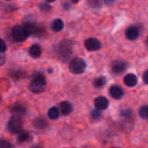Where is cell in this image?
I'll return each instance as SVG.
<instances>
[{"mask_svg":"<svg viewBox=\"0 0 148 148\" xmlns=\"http://www.w3.org/2000/svg\"><path fill=\"white\" fill-rule=\"evenodd\" d=\"M46 79L42 74H36L33 77L32 82L29 84V90L33 94H40L42 93L46 88Z\"/></svg>","mask_w":148,"mask_h":148,"instance_id":"1","label":"cell"},{"mask_svg":"<svg viewBox=\"0 0 148 148\" xmlns=\"http://www.w3.org/2000/svg\"><path fill=\"white\" fill-rule=\"evenodd\" d=\"M23 122L22 121L21 116L16 114H14L7 123L8 131L13 134H18L23 130Z\"/></svg>","mask_w":148,"mask_h":148,"instance_id":"2","label":"cell"},{"mask_svg":"<svg viewBox=\"0 0 148 148\" xmlns=\"http://www.w3.org/2000/svg\"><path fill=\"white\" fill-rule=\"evenodd\" d=\"M86 67H87V65H86V62H84V60H82V58H79V57L74 58L69 63V70H70V72H72L75 75L82 74L85 71Z\"/></svg>","mask_w":148,"mask_h":148,"instance_id":"3","label":"cell"},{"mask_svg":"<svg viewBox=\"0 0 148 148\" xmlns=\"http://www.w3.org/2000/svg\"><path fill=\"white\" fill-rule=\"evenodd\" d=\"M11 34H12L13 39L17 42H24L27 39V37L29 36L28 33L26 32V30L24 29V27L22 26V25H15L12 28Z\"/></svg>","mask_w":148,"mask_h":148,"instance_id":"4","label":"cell"},{"mask_svg":"<svg viewBox=\"0 0 148 148\" xmlns=\"http://www.w3.org/2000/svg\"><path fill=\"white\" fill-rule=\"evenodd\" d=\"M101 47V42L96 38L91 37L85 41V48L88 51H96V50L100 49Z\"/></svg>","mask_w":148,"mask_h":148,"instance_id":"5","label":"cell"},{"mask_svg":"<svg viewBox=\"0 0 148 148\" xmlns=\"http://www.w3.org/2000/svg\"><path fill=\"white\" fill-rule=\"evenodd\" d=\"M72 53V49H71V44L67 42L64 41L62 42L60 46H59V54L62 57H69Z\"/></svg>","mask_w":148,"mask_h":148,"instance_id":"6","label":"cell"},{"mask_svg":"<svg viewBox=\"0 0 148 148\" xmlns=\"http://www.w3.org/2000/svg\"><path fill=\"white\" fill-rule=\"evenodd\" d=\"M127 69V63L123 61H114L112 63V70L114 74L116 75H120L121 73H123Z\"/></svg>","mask_w":148,"mask_h":148,"instance_id":"7","label":"cell"},{"mask_svg":"<svg viewBox=\"0 0 148 148\" xmlns=\"http://www.w3.org/2000/svg\"><path fill=\"white\" fill-rule=\"evenodd\" d=\"M109 105L108 100L105 96H99L95 100V106L99 110H105Z\"/></svg>","mask_w":148,"mask_h":148,"instance_id":"8","label":"cell"},{"mask_svg":"<svg viewBox=\"0 0 148 148\" xmlns=\"http://www.w3.org/2000/svg\"><path fill=\"white\" fill-rule=\"evenodd\" d=\"M10 112L12 114H14L16 115H19V116L24 115V114L26 113L25 107L23 105H22V104H19V103H16V104L12 105L10 108Z\"/></svg>","mask_w":148,"mask_h":148,"instance_id":"9","label":"cell"},{"mask_svg":"<svg viewBox=\"0 0 148 148\" xmlns=\"http://www.w3.org/2000/svg\"><path fill=\"white\" fill-rule=\"evenodd\" d=\"M138 82V78L134 74H127L125 77H124V83L130 88L134 87Z\"/></svg>","mask_w":148,"mask_h":148,"instance_id":"10","label":"cell"},{"mask_svg":"<svg viewBox=\"0 0 148 148\" xmlns=\"http://www.w3.org/2000/svg\"><path fill=\"white\" fill-rule=\"evenodd\" d=\"M126 36L128 40H135L139 36V30L136 27L131 26L126 30Z\"/></svg>","mask_w":148,"mask_h":148,"instance_id":"11","label":"cell"},{"mask_svg":"<svg viewBox=\"0 0 148 148\" xmlns=\"http://www.w3.org/2000/svg\"><path fill=\"white\" fill-rule=\"evenodd\" d=\"M111 96L116 100H120L123 96V90L118 86H112L109 89Z\"/></svg>","mask_w":148,"mask_h":148,"instance_id":"12","label":"cell"},{"mask_svg":"<svg viewBox=\"0 0 148 148\" xmlns=\"http://www.w3.org/2000/svg\"><path fill=\"white\" fill-rule=\"evenodd\" d=\"M73 110L72 105L68 101H62L60 103V112L62 115H69Z\"/></svg>","mask_w":148,"mask_h":148,"instance_id":"13","label":"cell"},{"mask_svg":"<svg viewBox=\"0 0 148 148\" xmlns=\"http://www.w3.org/2000/svg\"><path fill=\"white\" fill-rule=\"evenodd\" d=\"M23 26L24 27V29H25V30H26V32L28 33L29 36L36 35V33L37 31V29H38V26L36 25L34 23H31V22H27Z\"/></svg>","mask_w":148,"mask_h":148,"instance_id":"14","label":"cell"},{"mask_svg":"<svg viewBox=\"0 0 148 148\" xmlns=\"http://www.w3.org/2000/svg\"><path fill=\"white\" fill-rule=\"evenodd\" d=\"M29 54L30 56L37 58L42 55V48L38 44H33L29 49Z\"/></svg>","mask_w":148,"mask_h":148,"instance_id":"15","label":"cell"},{"mask_svg":"<svg viewBox=\"0 0 148 148\" xmlns=\"http://www.w3.org/2000/svg\"><path fill=\"white\" fill-rule=\"evenodd\" d=\"M33 126L37 129H44L48 126V121L44 118H37L33 121Z\"/></svg>","mask_w":148,"mask_h":148,"instance_id":"16","label":"cell"},{"mask_svg":"<svg viewBox=\"0 0 148 148\" xmlns=\"http://www.w3.org/2000/svg\"><path fill=\"white\" fill-rule=\"evenodd\" d=\"M63 27H64V23H63L62 20H61V19H56L51 23V29L55 32L61 31L63 29Z\"/></svg>","mask_w":148,"mask_h":148,"instance_id":"17","label":"cell"},{"mask_svg":"<svg viewBox=\"0 0 148 148\" xmlns=\"http://www.w3.org/2000/svg\"><path fill=\"white\" fill-rule=\"evenodd\" d=\"M29 139H30V134H29V133L27 132V131H23V130H22V131L18 134L17 141L20 142V143L26 142V141H28Z\"/></svg>","mask_w":148,"mask_h":148,"instance_id":"18","label":"cell"},{"mask_svg":"<svg viewBox=\"0 0 148 148\" xmlns=\"http://www.w3.org/2000/svg\"><path fill=\"white\" fill-rule=\"evenodd\" d=\"M106 82H107L106 78L104 76H100V77H97L94 81L93 84H94L95 88H102L105 86Z\"/></svg>","mask_w":148,"mask_h":148,"instance_id":"19","label":"cell"},{"mask_svg":"<svg viewBox=\"0 0 148 148\" xmlns=\"http://www.w3.org/2000/svg\"><path fill=\"white\" fill-rule=\"evenodd\" d=\"M59 114H60V112H59V109L56 108V107H53L49 109L48 111V116L50 120H56L59 117Z\"/></svg>","mask_w":148,"mask_h":148,"instance_id":"20","label":"cell"},{"mask_svg":"<svg viewBox=\"0 0 148 148\" xmlns=\"http://www.w3.org/2000/svg\"><path fill=\"white\" fill-rule=\"evenodd\" d=\"M140 115L141 118H143L145 120H148V105H145L140 108Z\"/></svg>","mask_w":148,"mask_h":148,"instance_id":"21","label":"cell"},{"mask_svg":"<svg viewBox=\"0 0 148 148\" xmlns=\"http://www.w3.org/2000/svg\"><path fill=\"white\" fill-rule=\"evenodd\" d=\"M101 110H99V109H95V110H93L92 111V113H91V117L94 119V120H98V119H100L101 117V112H100Z\"/></svg>","mask_w":148,"mask_h":148,"instance_id":"22","label":"cell"},{"mask_svg":"<svg viewBox=\"0 0 148 148\" xmlns=\"http://www.w3.org/2000/svg\"><path fill=\"white\" fill-rule=\"evenodd\" d=\"M40 9H41V10H42V11L48 12V11H49V10H50L51 7H50V5H49V4L48 3V2H47V3H42V4L40 5Z\"/></svg>","mask_w":148,"mask_h":148,"instance_id":"23","label":"cell"},{"mask_svg":"<svg viewBox=\"0 0 148 148\" xmlns=\"http://www.w3.org/2000/svg\"><path fill=\"white\" fill-rule=\"evenodd\" d=\"M89 5L91 7H99L101 6V0H88Z\"/></svg>","mask_w":148,"mask_h":148,"instance_id":"24","label":"cell"},{"mask_svg":"<svg viewBox=\"0 0 148 148\" xmlns=\"http://www.w3.org/2000/svg\"><path fill=\"white\" fill-rule=\"evenodd\" d=\"M7 49V46H6V43L3 40L0 39V52L2 53H4Z\"/></svg>","mask_w":148,"mask_h":148,"instance_id":"25","label":"cell"},{"mask_svg":"<svg viewBox=\"0 0 148 148\" xmlns=\"http://www.w3.org/2000/svg\"><path fill=\"white\" fill-rule=\"evenodd\" d=\"M12 145L7 141V140H0V148H3V147H11Z\"/></svg>","mask_w":148,"mask_h":148,"instance_id":"26","label":"cell"},{"mask_svg":"<svg viewBox=\"0 0 148 148\" xmlns=\"http://www.w3.org/2000/svg\"><path fill=\"white\" fill-rule=\"evenodd\" d=\"M5 60H6L5 56L3 55V53L0 52V66H2L5 62Z\"/></svg>","mask_w":148,"mask_h":148,"instance_id":"27","label":"cell"},{"mask_svg":"<svg viewBox=\"0 0 148 148\" xmlns=\"http://www.w3.org/2000/svg\"><path fill=\"white\" fill-rule=\"evenodd\" d=\"M143 81L146 84L148 85V70H147L144 74H143Z\"/></svg>","mask_w":148,"mask_h":148,"instance_id":"28","label":"cell"},{"mask_svg":"<svg viewBox=\"0 0 148 148\" xmlns=\"http://www.w3.org/2000/svg\"><path fill=\"white\" fill-rule=\"evenodd\" d=\"M114 0H104L105 3H107V4H111L112 3H114Z\"/></svg>","mask_w":148,"mask_h":148,"instance_id":"29","label":"cell"},{"mask_svg":"<svg viewBox=\"0 0 148 148\" xmlns=\"http://www.w3.org/2000/svg\"><path fill=\"white\" fill-rule=\"evenodd\" d=\"M70 1H71V2H72L73 3H78V2H79L80 0H70Z\"/></svg>","mask_w":148,"mask_h":148,"instance_id":"30","label":"cell"},{"mask_svg":"<svg viewBox=\"0 0 148 148\" xmlns=\"http://www.w3.org/2000/svg\"><path fill=\"white\" fill-rule=\"evenodd\" d=\"M46 2H48V3H52V2H55L56 0H45Z\"/></svg>","mask_w":148,"mask_h":148,"instance_id":"31","label":"cell"},{"mask_svg":"<svg viewBox=\"0 0 148 148\" xmlns=\"http://www.w3.org/2000/svg\"><path fill=\"white\" fill-rule=\"evenodd\" d=\"M147 44H148V36H147Z\"/></svg>","mask_w":148,"mask_h":148,"instance_id":"32","label":"cell"},{"mask_svg":"<svg viewBox=\"0 0 148 148\" xmlns=\"http://www.w3.org/2000/svg\"><path fill=\"white\" fill-rule=\"evenodd\" d=\"M0 102H1V97H0Z\"/></svg>","mask_w":148,"mask_h":148,"instance_id":"33","label":"cell"},{"mask_svg":"<svg viewBox=\"0 0 148 148\" xmlns=\"http://www.w3.org/2000/svg\"><path fill=\"white\" fill-rule=\"evenodd\" d=\"M7 1H10V0H7Z\"/></svg>","mask_w":148,"mask_h":148,"instance_id":"34","label":"cell"}]
</instances>
